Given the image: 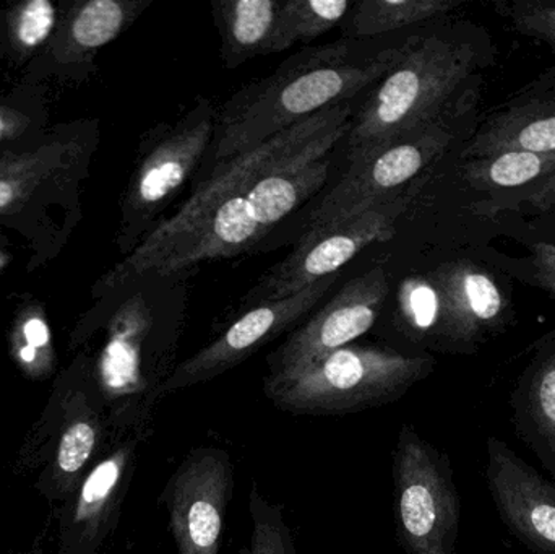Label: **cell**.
<instances>
[{"mask_svg":"<svg viewBox=\"0 0 555 554\" xmlns=\"http://www.w3.org/2000/svg\"><path fill=\"white\" fill-rule=\"evenodd\" d=\"M421 35L338 39L291 55L269 77L241 88L218 107L207 171L253 152L276 133L348 103L393 70Z\"/></svg>","mask_w":555,"mask_h":554,"instance_id":"6da1fadb","label":"cell"},{"mask_svg":"<svg viewBox=\"0 0 555 554\" xmlns=\"http://www.w3.org/2000/svg\"><path fill=\"white\" fill-rule=\"evenodd\" d=\"M351 120L278 159L234 191L159 260L156 272L172 275L197 263L231 259L253 249L326 184L333 150L348 136Z\"/></svg>","mask_w":555,"mask_h":554,"instance_id":"7a4b0ae2","label":"cell"},{"mask_svg":"<svg viewBox=\"0 0 555 554\" xmlns=\"http://www.w3.org/2000/svg\"><path fill=\"white\" fill-rule=\"evenodd\" d=\"M434 368L427 353L352 344L289 376L266 377L263 394L291 415H349L397 402Z\"/></svg>","mask_w":555,"mask_h":554,"instance_id":"3957f363","label":"cell"},{"mask_svg":"<svg viewBox=\"0 0 555 554\" xmlns=\"http://www.w3.org/2000/svg\"><path fill=\"white\" fill-rule=\"evenodd\" d=\"M472 44L421 36L406 57L372 87L352 114L346 136L349 162L430 126L475 67Z\"/></svg>","mask_w":555,"mask_h":554,"instance_id":"277c9868","label":"cell"},{"mask_svg":"<svg viewBox=\"0 0 555 554\" xmlns=\"http://www.w3.org/2000/svg\"><path fill=\"white\" fill-rule=\"evenodd\" d=\"M393 517L408 554H455L462 500L447 452L403 423L391 455Z\"/></svg>","mask_w":555,"mask_h":554,"instance_id":"5b68a950","label":"cell"},{"mask_svg":"<svg viewBox=\"0 0 555 554\" xmlns=\"http://www.w3.org/2000/svg\"><path fill=\"white\" fill-rule=\"evenodd\" d=\"M406 194L369 205L348 217L307 230L293 253L270 269L244 296V306L278 301L302 292L325 276L335 275L372 244L390 241L397 220L408 207Z\"/></svg>","mask_w":555,"mask_h":554,"instance_id":"8992f818","label":"cell"},{"mask_svg":"<svg viewBox=\"0 0 555 554\" xmlns=\"http://www.w3.org/2000/svg\"><path fill=\"white\" fill-rule=\"evenodd\" d=\"M352 114H354V109H352L351 101L325 107L315 116L276 133L275 137L267 140L253 152L244 153V155L228 162L227 165L205 172V178L198 182L197 191L179 208L178 214L159 224L150 234L145 246L140 247L137 253V269L155 270L159 260L182 237L188 236L224 198L230 197L234 191L243 188L246 182L256 178L278 159L284 158L332 127L348 123L349 119H352Z\"/></svg>","mask_w":555,"mask_h":554,"instance_id":"52a82bcc","label":"cell"},{"mask_svg":"<svg viewBox=\"0 0 555 554\" xmlns=\"http://www.w3.org/2000/svg\"><path fill=\"white\" fill-rule=\"evenodd\" d=\"M233 491L234 465L227 449L201 446L185 455L159 497L178 554H220Z\"/></svg>","mask_w":555,"mask_h":554,"instance_id":"ba28073f","label":"cell"},{"mask_svg":"<svg viewBox=\"0 0 555 554\" xmlns=\"http://www.w3.org/2000/svg\"><path fill=\"white\" fill-rule=\"evenodd\" d=\"M387 296V273L382 267L349 280L269 355L267 377L289 376L326 355L352 345L356 338L374 327Z\"/></svg>","mask_w":555,"mask_h":554,"instance_id":"9c48e42d","label":"cell"},{"mask_svg":"<svg viewBox=\"0 0 555 554\" xmlns=\"http://www.w3.org/2000/svg\"><path fill=\"white\" fill-rule=\"evenodd\" d=\"M338 279L339 273H335L307 286L296 295L278 301L260 302L249 308L220 337L175 368L159 390L162 399L179 390L217 379L221 374L240 366L260 348L291 331L300 319L309 315Z\"/></svg>","mask_w":555,"mask_h":554,"instance_id":"30bf717a","label":"cell"},{"mask_svg":"<svg viewBox=\"0 0 555 554\" xmlns=\"http://www.w3.org/2000/svg\"><path fill=\"white\" fill-rule=\"evenodd\" d=\"M152 431L117 433L74 494L59 526V554H98L119 524L140 449Z\"/></svg>","mask_w":555,"mask_h":554,"instance_id":"8fae6325","label":"cell"},{"mask_svg":"<svg viewBox=\"0 0 555 554\" xmlns=\"http://www.w3.org/2000/svg\"><path fill=\"white\" fill-rule=\"evenodd\" d=\"M39 423L38 445H54L44 452L36 490L51 503H65L117 433L101 392H75L62 403H49Z\"/></svg>","mask_w":555,"mask_h":554,"instance_id":"7c38bea8","label":"cell"},{"mask_svg":"<svg viewBox=\"0 0 555 554\" xmlns=\"http://www.w3.org/2000/svg\"><path fill=\"white\" fill-rule=\"evenodd\" d=\"M447 142V130L433 123L397 142L356 156L341 181L310 215L307 230L322 227L336 218L348 217L377 202L397 197L403 185L413 181L440 155Z\"/></svg>","mask_w":555,"mask_h":554,"instance_id":"4fadbf2b","label":"cell"},{"mask_svg":"<svg viewBox=\"0 0 555 554\" xmlns=\"http://www.w3.org/2000/svg\"><path fill=\"white\" fill-rule=\"evenodd\" d=\"M486 481L499 519L534 554H555V481L495 436L486 441Z\"/></svg>","mask_w":555,"mask_h":554,"instance_id":"5bb4252c","label":"cell"},{"mask_svg":"<svg viewBox=\"0 0 555 554\" xmlns=\"http://www.w3.org/2000/svg\"><path fill=\"white\" fill-rule=\"evenodd\" d=\"M218 107L214 101L201 98L181 119L158 130L135 182L137 208L146 220L171 204L207 159Z\"/></svg>","mask_w":555,"mask_h":554,"instance_id":"9a60e30c","label":"cell"},{"mask_svg":"<svg viewBox=\"0 0 555 554\" xmlns=\"http://www.w3.org/2000/svg\"><path fill=\"white\" fill-rule=\"evenodd\" d=\"M442 334L459 347L475 345L502 321L504 298L491 275L472 263L450 266L439 275Z\"/></svg>","mask_w":555,"mask_h":554,"instance_id":"2e32d148","label":"cell"},{"mask_svg":"<svg viewBox=\"0 0 555 554\" xmlns=\"http://www.w3.org/2000/svg\"><path fill=\"white\" fill-rule=\"evenodd\" d=\"M518 438L555 481V342L538 351L511 397Z\"/></svg>","mask_w":555,"mask_h":554,"instance_id":"e0dca14e","label":"cell"},{"mask_svg":"<svg viewBox=\"0 0 555 554\" xmlns=\"http://www.w3.org/2000/svg\"><path fill=\"white\" fill-rule=\"evenodd\" d=\"M280 5L276 0H218L211 3L224 67H241L257 55H269Z\"/></svg>","mask_w":555,"mask_h":554,"instance_id":"ac0fdd59","label":"cell"},{"mask_svg":"<svg viewBox=\"0 0 555 554\" xmlns=\"http://www.w3.org/2000/svg\"><path fill=\"white\" fill-rule=\"evenodd\" d=\"M466 178L485 191L518 192L531 204L555 201V153L508 152L466 165Z\"/></svg>","mask_w":555,"mask_h":554,"instance_id":"d6986e66","label":"cell"},{"mask_svg":"<svg viewBox=\"0 0 555 554\" xmlns=\"http://www.w3.org/2000/svg\"><path fill=\"white\" fill-rule=\"evenodd\" d=\"M508 152L555 153V104L525 106L494 117L466 155L491 158Z\"/></svg>","mask_w":555,"mask_h":554,"instance_id":"ffe728a7","label":"cell"},{"mask_svg":"<svg viewBox=\"0 0 555 554\" xmlns=\"http://www.w3.org/2000/svg\"><path fill=\"white\" fill-rule=\"evenodd\" d=\"M455 0H361L341 22L343 39H374L456 9Z\"/></svg>","mask_w":555,"mask_h":554,"instance_id":"44dd1931","label":"cell"},{"mask_svg":"<svg viewBox=\"0 0 555 554\" xmlns=\"http://www.w3.org/2000/svg\"><path fill=\"white\" fill-rule=\"evenodd\" d=\"M356 2L351 0H286L281 2L269 54L283 52L297 42H310L341 25Z\"/></svg>","mask_w":555,"mask_h":554,"instance_id":"7402d4cb","label":"cell"},{"mask_svg":"<svg viewBox=\"0 0 555 554\" xmlns=\"http://www.w3.org/2000/svg\"><path fill=\"white\" fill-rule=\"evenodd\" d=\"M250 539L240 554H297L293 530L281 504L273 503L253 484L249 491Z\"/></svg>","mask_w":555,"mask_h":554,"instance_id":"603a6c76","label":"cell"},{"mask_svg":"<svg viewBox=\"0 0 555 554\" xmlns=\"http://www.w3.org/2000/svg\"><path fill=\"white\" fill-rule=\"evenodd\" d=\"M126 22V9L114 0L87 3L74 25V36L85 48H100L119 35Z\"/></svg>","mask_w":555,"mask_h":554,"instance_id":"cb8c5ba5","label":"cell"},{"mask_svg":"<svg viewBox=\"0 0 555 554\" xmlns=\"http://www.w3.org/2000/svg\"><path fill=\"white\" fill-rule=\"evenodd\" d=\"M403 309L408 321L417 331L427 332L436 327L442 314L439 289L423 280H414L404 286Z\"/></svg>","mask_w":555,"mask_h":554,"instance_id":"d4e9b609","label":"cell"},{"mask_svg":"<svg viewBox=\"0 0 555 554\" xmlns=\"http://www.w3.org/2000/svg\"><path fill=\"white\" fill-rule=\"evenodd\" d=\"M507 15L511 16L518 31L541 39L555 49V3H514L508 7Z\"/></svg>","mask_w":555,"mask_h":554,"instance_id":"484cf974","label":"cell"},{"mask_svg":"<svg viewBox=\"0 0 555 554\" xmlns=\"http://www.w3.org/2000/svg\"><path fill=\"white\" fill-rule=\"evenodd\" d=\"M54 9L48 0H33L23 10L18 25V38L23 44L36 46L51 31Z\"/></svg>","mask_w":555,"mask_h":554,"instance_id":"4316f807","label":"cell"},{"mask_svg":"<svg viewBox=\"0 0 555 554\" xmlns=\"http://www.w3.org/2000/svg\"><path fill=\"white\" fill-rule=\"evenodd\" d=\"M533 254L538 282L546 292L555 296V244H534Z\"/></svg>","mask_w":555,"mask_h":554,"instance_id":"83f0119b","label":"cell"},{"mask_svg":"<svg viewBox=\"0 0 555 554\" xmlns=\"http://www.w3.org/2000/svg\"><path fill=\"white\" fill-rule=\"evenodd\" d=\"M23 335L26 338L25 347L35 348L36 351L39 348L46 347L49 342V332L48 327H46L44 322L39 321V319H29L25 324V328H23Z\"/></svg>","mask_w":555,"mask_h":554,"instance_id":"f1b7e54d","label":"cell"},{"mask_svg":"<svg viewBox=\"0 0 555 554\" xmlns=\"http://www.w3.org/2000/svg\"><path fill=\"white\" fill-rule=\"evenodd\" d=\"M13 189L7 182H0V208L5 207L12 201Z\"/></svg>","mask_w":555,"mask_h":554,"instance_id":"f546056e","label":"cell"},{"mask_svg":"<svg viewBox=\"0 0 555 554\" xmlns=\"http://www.w3.org/2000/svg\"><path fill=\"white\" fill-rule=\"evenodd\" d=\"M20 554H44V552H42L41 545H39V543H35V545H33L28 552H23Z\"/></svg>","mask_w":555,"mask_h":554,"instance_id":"4dcf8cb0","label":"cell"},{"mask_svg":"<svg viewBox=\"0 0 555 554\" xmlns=\"http://www.w3.org/2000/svg\"><path fill=\"white\" fill-rule=\"evenodd\" d=\"M3 132V123L2 119H0V136H2Z\"/></svg>","mask_w":555,"mask_h":554,"instance_id":"1f68e13d","label":"cell"}]
</instances>
